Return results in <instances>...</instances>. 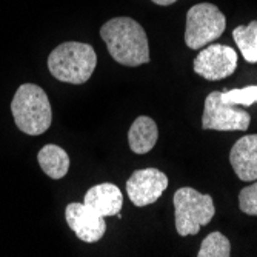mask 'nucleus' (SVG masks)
Returning <instances> with one entry per match:
<instances>
[{"label":"nucleus","instance_id":"nucleus-12","mask_svg":"<svg viewBox=\"0 0 257 257\" xmlns=\"http://www.w3.org/2000/svg\"><path fill=\"white\" fill-rule=\"evenodd\" d=\"M159 139V128L156 122L148 115H140L137 117L130 131H128V142L130 148L136 154H147L150 153Z\"/></svg>","mask_w":257,"mask_h":257},{"label":"nucleus","instance_id":"nucleus-18","mask_svg":"<svg viewBox=\"0 0 257 257\" xmlns=\"http://www.w3.org/2000/svg\"><path fill=\"white\" fill-rule=\"evenodd\" d=\"M153 2H154L156 5H160V7H168V5L176 4L177 0H153Z\"/></svg>","mask_w":257,"mask_h":257},{"label":"nucleus","instance_id":"nucleus-10","mask_svg":"<svg viewBox=\"0 0 257 257\" xmlns=\"http://www.w3.org/2000/svg\"><path fill=\"white\" fill-rule=\"evenodd\" d=\"M229 162L240 180H257V134L240 137L231 148Z\"/></svg>","mask_w":257,"mask_h":257},{"label":"nucleus","instance_id":"nucleus-16","mask_svg":"<svg viewBox=\"0 0 257 257\" xmlns=\"http://www.w3.org/2000/svg\"><path fill=\"white\" fill-rule=\"evenodd\" d=\"M220 99L222 102L229 103V105L251 106L254 102H257V85H249V86L236 88V89H225L220 92Z\"/></svg>","mask_w":257,"mask_h":257},{"label":"nucleus","instance_id":"nucleus-3","mask_svg":"<svg viewBox=\"0 0 257 257\" xmlns=\"http://www.w3.org/2000/svg\"><path fill=\"white\" fill-rule=\"evenodd\" d=\"M97 65V54L91 45L65 42L48 57L50 73L60 82L80 85L91 79Z\"/></svg>","mask_w":257,"mask_h":257},{"label":"nucleus","instance_id":"nucleus-5","mask_svg":"<svg viewBox=\"0 0 257 257\" xmlns=\"http://www.w3.org/2000/svg\"><path fill=\"white\" fill-rule=\"evenodd\" d=\"M226 28L223 13L213 4H197L186 14L185 43L191 50H200L217 40Z\"/></svg>","mask_w":257,"mask_h":257},{"label":"nucleus","instance_id":"nucleus-11","mask_svg":"<svg viewBox=\"0 0 257 257\" xmlns=\"http://www.w3.org/2000/svg\"><path fill=\"white\" fill-rule=\"evenodd\" d=\"M88 206L97 211L103 217L117 216L123 206V196L117 185L114 183H100L89 188L85 194V200Z\"/></svg>","mask_w":257,"mask_h":257},{"label":"nucleus","instance_id":"nucleus-6","mask_svg":"<svg viewBox=\"0 0 257 257\" xmlns=\"http://www.w3.org/2000/svg\"><path fill=\"white\" fill-rule=\"evenodd\" d=\"M251 122L249 114L237 108V105H229L222 102L220 92L213 91L205 99L202 128L214 131H245Z\"/></svg>","mask_w":257,"mask_h":257},{"label":"nucleus","instance_id":"nucleus-1","mask_svg":"<svg viewBox=\"0 0 257 257\" xmlns=\"http://www.w3.org/2000/svg\"><path fill=\"white\" fill-rule=\"evenodd\" d=\"M111 57L125 66H139L150 62V45L145 30L131 17H114L100 28Z\"/></svg>","mask_w":257,"mask_h":257},{"label":"nucleus","instance_id":"nucleus-13","mask_svg":"<svg viewBox=\"0 0 257 257\" xmlns=\"http://www.w3.org/2000/svg\"><path fill=\"white\" fill-rule=\"evenodd\" d=\"M37 160L40 163V168L46 176H50L54 180H59L66 176L69 170V156L66 151L57 145H45L39 154Z\"/></svg>","mask_w":257,"mask_h":257},{"label":"nucleus","instance_id":"nucleus-2","mask_svg":"<svg viewBox=\"0 0 257 257\" xmlns=\"http://www.w3.org/2000/svg\"><path fill=\"white\" fill-rule=\"evenodd\" d=\"M11 112L20 131L30 136L43 134L51 126L53 109L46 92L34 83H23L16 91Z\"/></svg>","mask_w":257,"mask_h":257},{"label":"nucleus","instance_id":"nucleus-4","mask_svg":"<svg viewBox=\"0 0 257 257\" xmlns=\"http://www.w3.org/2000/svg\"><path fill=\"white\" fill-rule=\"evenodd\" d=\"M174 216L179 236H194L216 214L213 197L185 186L174 193Z\"/></svg>","mask_w":257,"mask_h":257},{"label":"nucleus","instance_id":"nucleus-7","mask_svg":"<svg viewBox=\"0 0 257 257\" xmlns=\"http://www.w3.org/2000/svg\"><path fill=\"white\" fill-rule=\"evenodd\" d=\"M237 68V53L226 45L213 43L194 59V73L206 80H222Z\"/></svg>","mask_w":257,"mask_h":257},{"label":"nucleus","instance_id":"nucleus-9","mask_svg":"<svg viewBox=\"0 0 257 257\" xmlns=\"http://www.w3.org/2000/svg\"><path fill=\"white\" fill-rule=\"evenodd\" d=\"M65 217L68 226L74 231V234L86 243L99 242L106 231L103 216H100L86 203H69L65 209Z\"/></svg>","mask_w":257,"mask_h":257},{"label":"nucleus","instance_id":"nucleus-14","mask_svg":"<svg viewBox=\"0 0 257 257\" xmlns=\"http://www.w3.org/2000/svg\"><path fill=\"white\" fill-rule=\"evenodd\" d=\"M232 39L237 43L243 59L249 63H257V20L232 30Z\"/></svg>","mask_w":257,"mask_h":257},{"label":"nucleus","instance_id":"nucleus-8","mask_svg":"<svg viewBox=\"0 0 257 257\" xmlns=\"http://www.w3.org/2000/svg\"><path fill=\"white\" fill-rule=\"evenodd\" d=\"M168 188V177L156 168L137 170L126 182V193L136 206L154 203Z\"/></svg>","mask_w":257,"mask_h":257},{"label":"nucleus","instance_id":"nucleus-17","mask_svg":"<svg viewBox=\"0 0 257 257\" xmlns=\"http://www.w3.org/2000/svg\"><path fill=\"white\" fill-rule=\"evenodd\" d=\"M239 206L248 216H257V182L240 191L239 194Z\"/></svg>","mask_w":257,"mask_h":257},{"label":"nucleus","instance_id":"nucleus-15","mask_svg":"<svg viewBox=\"0 0 257 257\" xmlns=\"http://www.w3.org/2000/svg\"><path fill=\"white\" fill-rule=\"evenodd\" d=\"M231 255V243L222 232L214 231L206 236L200 245L197 257H228Z\"/></svg>","mask_w":257,"mask_h":257}]
</instances>
